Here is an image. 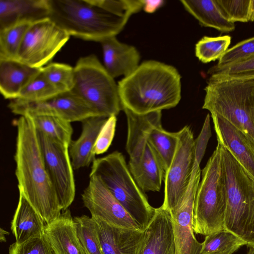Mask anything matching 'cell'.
<instances>
[{
  "label": "cell",
  "instance_id": "cell-1",
  "mask_svg": "<svg viewBox=\"0 0 254 254\" xmlns=\"http://www.w3.org/2000/svg\"><path fill=\"white\" fill-rule=\"evenodd\" d=\"M50 18L69 36L101 42L143 7L141 0H47Z\"/></svg>",
  "mask_w": 254,
  "mask_h": 254
},
{
  "label": "cell",
  "instance_id": "cell-2",
  "mask_svg": "<svg viewBox=\"0 0 254 254\" xmlns=\"http://www.w3.org/2000/svg\"><path fill=\"white\" fill-rule=\"evenodd\" d=\"M17 128L14 160L19 192L45 223L58 218L62 209L46 168L37 129L31 118L21 116Z\"/></svg>",
  "mask_w": 254,
  "mask_h": 254
},
{
  "label": "cell",
  "instance_id": "cell-3",
  "mask_svg": "<svg viewBox=\"0 0 254 254\" xmlns=\"http://www.w3.org/2000/svg\"><path fill=\"white\" fill-rule=\"evenodd\" d=\"M181 79L172 65L152 60L142 63L118 82L123 109L144 114L175 107L181 98Z\"/></svg>",
  "mask_w": 254,
  "mask_h": 254
},
{
  "label": "cell",
  "instance_id": "cell-4",
  "mask_svg": "<svg viewBox=\"0 0 254 254\" xmlns=\"http://www.w3.org/2000/svg\"><path fill=\"white\" fill-rule=\"evenodd\" d=\"M220 144L226 189L225 229L254 249V180Z\"/></svg>",
  "mask_w": 254,
  "mask_h": 254
},
{
  "label": "cell",
  "instance_id": "cell-5",
  "mask_svg": "<svg viewBox=\"0 0 254 254\" xmlns=\"http://www.w3.org/2000/svg\"><path fill=\"white\" fill-rule=\"evenodd\" d=\"M202 108L217 114L254 140V77L210 76Z\"/></svg>",
  "mask_w": 254,
  "mask_h": 254
},
{
  "label": "cell",
  "instance_id": "cell-6",
  "mask_svg": "<svg viewBox=\"0 0 254 254\" xmlns=\"http://www.w3.org/2000/svg\"><path fill=\"white\" fill-rule=\"evenodd\" d=\"M99 177L105 186L130 216L144 231L152 221L155 208L138 187L123 155L114 151L92 163L89 176Z\"/></svg>",
  "mask_w": 254,
  "mask_h": 254
},
{
  "label": "cell",
  "instance_id": "cell-7",
  "mask_svg": "<svg viewBox=\"0 0 254 254\" xmlns=\"http://www.w3.org/2000/svg\"><path fill=\"white\" fill-rule=\"evenodd\" d=\"M226 189L221 145L218 142L202 170V179L196 193L192 215L195 234L207 236L226 230Z\"/></svg>",
  "mask_w": 254,
  "mask_h": 254
},
{
  "label": "cell",
  "instance_id": "cell-8",
  "mask_svg": "<svg viewBox=\"0 0 254 254\" xmlns=\"http://www.w3.org/2000/svg\"><path fill=\"white\" fill-rule=\"evenodd\" d=\"M74 67V85L71 91L99 117L109 118L123 110L117 84L94 55L78 59Z\"/></svg>",
  "mask_w": 254,
  "mask_h": 254
},
{
  "label": "cell",
  "instance_id": "cell-9",
  "mask_svg": "<svg viewBox=\"0 0 254 254\" xmlns=\"http://www.w3.org/2000/svg\"><path fill=\"white\" fill-rule=\"evenodd\" d=\"M178 142L169 168L164 175L162 206L172 217L179 209L190 183L195 158V140L189 126L178 131Z\"/></svg>",
  "mask_w": 254,
  "mask_h": 254
},
{
  "label": "cell",
  "instance_id": "cell-10",
  "mask_svg": "<svg viewBox=\"0 0 254 254\" xmlns=\"http://www.w3.org/2000/svg\"><path fill=\"white\" fill-rule=\"evenodd\" d=\"M69 37L49 17L35 21L25 34L17 60L33 67L42 68L49 64Z\"/></svg>",
  "mask_w": 254,
  "mask_h": 254
},
{
  "label": "cell",
  "instance_id": "cell-11",
  "mask_svg": "<svg viewBox=\"0 0 254 254\" xmlns=\"http://www.w3.org/2000/svg\"><path fill=\"white\" fill-rule=\"evenodd\" d=\"M123 110L127 120L126 143L148 142L159 156L166 172L170 166L176 150L178 132H169L162 127L160 111L138 114L126 108Z\"/></svg>",
  "mask_w": 254,
  "mask_h": 254
},
{
  "label": "cell",
  "instance_id": "cell-12",
  "mask_svg": "<svg viewBox=\"0 0 254 254\" xmlns=\"http://www.w3.org/2000/svg\"><path fill=\"white\" fill-rule=\"evenodd\" d=\"M37 133L46 170L62 211H65L72 203L75 195L69 146L55 141L38 131Z\"/></svg>",
  "mask_w": 254,
  "mask_h": 254
},
{
  "label": "cell",
  "instance_id": "cell-13",
  "mask_svg": "<svg viewBox=\"0 0 254 254\" xmlns=\"http://www.w3.org/2000/svg\"><path fill=\"white\" fill-rule=\"evenodd\" d=\"M14 114L20 116L50 115L62 118L70 123L82 122L97 114L80 98L71 91L61 92L47 100L38 102H25L12 100L8 105Z\"/></svg>",
  "mask_w": 254,
  "mask_h": 254
},
{
  "label": "cell",
  "instance_id": "cell-14",
  "mask_svg": "<svg viewBox=\"0 0 254 254\" xmlns=\"http://www.w3.org/2000/svg\"><path fill=\"white\" fill-rule=\"evenodd\" d=\"M89 177L88 185L83 190L81 198L91 217L99 218L113 226L142 230L101 179L95 176Z\"/></svg>",
  "mask_w": 254,
  "mask_h": 254
},
{
  "label": "cell",
  "instance_id": "cell-15",
  "mask_svg": "<svg viewBox=\"0 0 254 254\" xmlns=\"http://www.w3.org/2000/svg\"><path fill=\"white\" fill-rule=\"evenodd\" d=\"M200 165L195 163L182 204L172 217L176 254H200L202 243L199 242L192 229L194 201L200 182Z\"/></svg>",
  "mask_w": 254,
  "mask_h": 254
},
{
  "label": "cell",
  "instance_id": "cell-16",
  "mask_svg": "<svg viewBox=\"0 0 254 254\" xmlns=\"http://www.w3.org/2000/svg\"><path fill=\"white\" fill-rule=\"evenodd\" d=\"M211 115L218 142L230 152L254 180V140L222 117Z\"/></svg>",
  "mask_w": 254,
  "mask_h": 254
},
{
  "label": "cell",
  "instance_id": "cell-17",
  "mask_svg": "<svg viewBox=\"0 0 254 254\" xmlns=\"http://www.w3.org/2000/svg\"><path fill=\"white\" fill-rule=\"evenodd\" d=\"M138 254H176L172 217L162 205L155 208Z\"/></svg>",
  "mask_w": 254,
  "mask_h": 254
},
{
  "label": "cell",
  "instance_id": "cell-18",
  "mask_svg": "<svg viewBox=\"0 0 254 254\" xmlns=\"http://www.w3.org/2000/svg\"><path fill=\"white\" fill-rule=\"evenodd\" d=\"M128 169L135 183L144 193L160 191L165 170L155 149L146 142L134 160H129Z\"/></svg>",
  "mask_w": 254,
  "mask_h": 254
},
{
  "label": "cell",
  "instance_id": "cell-19",
  "mask_svg": "<svg viewBox=\"0 0 254 254\" xmlns=\"http://www.w3.org/2000/svg\"><path fill=\"white\" fill-rule=\"evenodd\" d=\"M93 218L97 223L104 254H138L144 238L145 230L117 227L99 218Z\"/></svg>",
  "mask_w": 254,
  "mask_h": 254
},
{
  "label": "cell",
  "instance_id": "cell-20",
  "mask_svg": "<svg viewBox=\"0 0 254 254\" xmlns=\"http://www.w3.org/2000/svg\"><path fill=\"white\" fill-rule=\"evenodd\" d=\"M101 43L104 67L114 78L121 75L126 77L139 66L140 55L134 47L120 42L116 36Z\"/></svg>",
  "mask_w": 254,
  "mask_h": 254
},
{
  "label": "cell",
  "instance_id": "cell-21",
  "mask_svg": "<svg viewBox=\"0 0 254 254\" xmlns=\"http://www.w3.org/2000/svg\"><path fill=\"white\" fill-rule=\"evenodd\" d=\"M45 236L56 254H86L68 209L58 218L46 224Z\"/></svg>",
  "mask_w": 254,
  "mask_h": 254
},
{
  "label": "cell",
  "instance_id": "cell-22",
  "mask_svg": "<svg viewBox=\"0 0 254 254\" xmlns=\"http://www.w3.org/2000/svg\"><path fill=\"white\" fill-rule=\"evenodd\" d=\"M108 118L92 117L82 122V131L79 137L71 140L69 153L73 169L88 167L96 159L93 148L98 136Z\"/></svg>",
  "mask_w": 254,
  "mask_h": 254
},
{
  "label": "cell",
  "instance_id": "cell-23",
  "mask_svg": "<svg viewBox=\"0 0 254 254\" xmlns=\"http://www.w3.org/2000/svg\"><path fill=\"white\" fill-rule=\"evenodd\" d=\"M17 60L0 59V92L3 97L16 99L23 89L41 70Z\"/></svg>",
  "mask_w": 254,
  "mask_h": 254
},
{
  "label": "cell",
  "instance_id": "cell-24",
  "mask_svg": "<svg viewBox=\"0 0 254 254\" xmlns=\"http://www.w3.org/2000/svg\"><path fill=\"white\" fill-rule=\"evenodd\" d=\"M47 0H0V30L48 17Z\"/></svg>",
  "mask_w": 254,
  "mask_h": 254
},
{
  "label": "cell",
  "instance_id": "cell-25",
  "mask_svg": "<svg viewBox=\"0 0 254 254\" xmlns=\"http://www.w3.org/2000/svg\"><path fill=\"white\" fill-rule=\"evenodd\" d=\"M45 223L22 193L19 192L18 204L10 226L15 242L22 243L33 238L43 236Z\"/></svg>",
  "mask_w": 254,
  "mask_h": 254
},
{
  "label": "cell",
  "instance_id": "cell-26",
  "mask_svg": "<svg viewBox=\"0 0 254 254\" xmlns=\"http://www.w3.org/2000/svg\"><path fill=\"white\" fill-rule=\"evenodd\" d=\"M185 9L203 27L215 29L222 33H229L235 29V23L225 16L216 0L180 1Z\"/></svg>",
  "mask_w": 254,
  "mask_h": 254
},
{
  "label": "cell",
  "instance_id": "cell-27",
  "mask_svg": "<svg viewBox=\"0 0 254 254\" xmlns=\"http://www.w3.org/2000/svg\"><path fill=\"white\" fill-rule=\"evenodd\" d=\"M26 115L31 118L37 131L55 141L69 145L73 133L70 122L54 116Z\"/></svg>",
  "mask_w": 254,
  "mask_h": 254
},
{
  "label": "cell",
  "instance_id": "cell-28",
  "mask_svg": "<svg viewBox=\"0 0 254 254\" xmlns=\"http://www.w3.org/2000/svg\"><path fill=\"white\" fill-rule=\"evenodd\" d=\"M246 242L227 230L205 236L200 254H233Z\"/></svg>",
  "mask_w": 254,
  "mask_h": 254
},
{
  "label": "cell",
  "instance_id": "cell-29",
  "mask_svg": "<svg viewBox=\"0 0 254 254\" xmlns=\"http://www.w3.org/2000/svg\"><path fill=\"white\" fill-rule=\"evenodd\" d=\"M32 23L21 22L0 30V59L17 60L25 34Z\"/></svg>",
  "mask_w": 254,
  "mask_h": 254
},
{
  "label": "cell",
  "instance_id": "cell-30",
  "mask_svg": "<svg viewBox=\"0 0 254 254\" xmlns=\"http://www.w3.org/2000/svg\"><path fill=\"white\" fill-rule=\"evenodd\" d=\"M77 235L86 254H104L101 247L97 223L86 215L73 218Z\"/></svg>",
  "mask_w": 254,
  "mask_h": 254
},
{
  "label": "cell",
  "instance_id": "cell-31",
  "mask_svg": "<svg viewBox=\"0 0 254 254\" xmlns=\"http://www.w3.org/2000/svg\"><path fill=\"white\" fill-rule=\"evenodd\" d=\"M231 42L229 35L204 36L195 45V56L205 64L219 60L228 50Z\"/></svg>",
  "mask_w": 254,
  "mask_h": 254
},
{
  "label": "cell",
  "instance_id": "cell-32",
  "mask_svg": "<svg viewBox=\"0 0 254 254\" xmlns=\"http://www.w3.org/2000/svg\"><path fill=\"white\" fill-rule=\"evenodd\" d=\"M63 92L51 84L41 70L21 91L19 99L25 102H38L50 99Z\"/></svg>",
  "mask_w": 254,
  "mask_h": 254
},
{
  "label": "cell",
  "instance_id": "cell-33",
  "mask_svg": "<svg viewBox=\"0 0 254 254\" xmlns=\"http://www.w3.org/2000/svg\"><path fill=\"white\" fill-rule=\"evenodd\" d=\"M45 78L62 92L71 91L74 85V67L59 63H51L42 67Z\"/></svg>",
  "mask_w": 254,
  "mask_h": 254
},
{
  "label": "cell",
  "instance_id": "cell-34",
  "mask_svg": "<svg viewBox=\"0 0 254 254\" xmlns=\"http://www.w3.org/2000/svg\"><path fill=\"white\" fill-rule=\"evenodd\" d=\"M211 76L222 78L254 77V55L241 61L222 67L213 66L208 71Z\"/></svg>",
  "mask_w": 254,
  "mask_h": 254
},
{
  "label": "cell",
  "instance_id": "cell-35",
  "mask_svg": "<svg viewBox=\"0 0 254 254\" xmlns=\"http://www.w3.org/2000/svg\"><path fill=\"white\" fill-rule=\"evenodd\" d=\"M8 254H56L50 244L43 236L35 237L22 243L10 245Z\"/></svg>",
  "mask_w": 254,
  "mask_h": 254
},
{
  "label": "cell",
  "instance_id": "cell-36",
  "mask_svg": "<svg viewBox=\"0 0 254 254\" xmlns=\"http://www.w3.org/2000/svg\"><path fill=\"white\" fill-rule=\"evenodd\" d=\"M254 55V36L242 41L228 49L215 66L222 67L248 59Z\"/></svg>",
  "mask_w": 254,
  "mask_h": 254
},
{
  "label": "cell",
  "instance_id": "cell-37",
  "mask_svg": "<svg viewBox=\"0 0 254 254\" xmlns=\"http://www.w3.org/2000/svg\"><path fill=\"white\" fill-rule=\"evenodd\" d=\"M216 2L232 23L249 21L250 0H216Z\"/></svg>",
  "mask_w": 254,
  "mask_h": 254
},
{
  "label": "cell",
  "instance_id": "cell-38",
  "mask_svg": "<svg viewBox=\"0 0 254 254\" xmlns=\"http://www.w3.org/2000/svg\"><path fill=\"white\" fill-rule=\"evenodd\" d=\"M117 124L115 116L108 118L101 129L93 148V153L99 155L105 152L109 148L114 137Z\"/></svg>",
  "mask_w": 254,
  "mask_h": 254
},
{
  "label": "cell",
  "instance_id": "cell-39",
  "mask_svg": "<svg viewBox=\"0 0 254 254\" xmlns=\"http://www.w3.org/2000/svg\"><path fill=\"white\" fill-rule=\"evenodd\" d=\"M211 135L210 115L208 114L205 118L201 131L197 139L195 140V158L200 161H201L205 153Z\"/></svg>",
  "mask_w": 254,
  "mask_h": 254
},
{
  "label": "cell",
  "instance_id": "cell-40",
  "mask_svg": "<svg viewBox=\"0 0 254 254\" xmlns=\"http://www.w3.org/2000/svg\"><path fill=\"white\" fill-rule=\"evenodd\" d=\"M143 8L147 12H153L161 6L163 1L162 0H143Z\"/></svg>",
  "mask_w": 254,
  "mask_h": 254
},
{
  "label": "cell",
  "instance_id": "cell-41",
  "mask_svg": "<svg viewBox=\"0 0 254 254\" xmlns=\"http://www.w3.org/2000/svg\"><path fill=\"white\" fill-rule=\"evenodd\" d=\"M249 21L254 22V0H250Z\"/></svg>",
  "mask_w": 254,
  "mask_h": 254
},
{
  "label": "cell",
  "instance_id": "cell-42",
  "mask_svg": "<svg viewBox=\"0 0 254 254\" xmlns=\"http://www.w3.org/2000/svg\"><path fill=\"white\" fill-rule=\"evenodd\" d=\"M9 232L3 230L2 228H0V240L1 242H6V238L5 235H8Z\"/></svg>",
  "mask_w": 254,
  "mask_h": 254
},
{
  "label": "cell",
  "instance_id": "cell-43",
  "mask_svg": "<svg viewBox=\"0 0 254 254\" xmlns=\"http://www.w3.org/2000/svg\"><path fill=\"white\" fill-rule=\"evenodd\" d=\"M247 254H254V249L251 248Z\"/></svg>",
  "mask_w": 254,
  "mask_h": 254
}]
</instances>
